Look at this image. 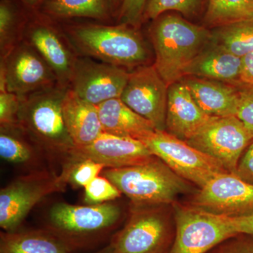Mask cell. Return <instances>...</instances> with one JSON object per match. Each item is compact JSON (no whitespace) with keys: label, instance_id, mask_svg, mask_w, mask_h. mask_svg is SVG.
Wrapping results in <instances>:
<instances>
[{"label":"cell","instance_id":"obj_1","mask_svg":"<svg viewBox=\"0 0 253 253\" xmlns=\"http://www.w3.org/2000/svg\"><path fill=\"white\" fill-rule=\"evenodd\" d=\"M61 27L78 56L126 69L149 65V48L137 28L96 23H68Z\"/></svg>","mask_w":253,"mask_h":253},{"label":"cell","instance_id":"obj_2","mask_svg":"<svg viewBox=\"0 0 253 253\" xmlns=\"http://www.w3.org/2000/svg\"><path fill=\"white\" fill-rule=\"evenodd\" d=\"M151 21L153 65L169 86L183 78L186 68L211 41L212 33L175 13H164Z\"/></svg>","mask_w":253,"mask_h":253},{"label":"cell","instance_id":"obj_3","mask_svg":"<svg viewBox=\"0 0 253 253\" xmlns=\"http://www.w3.org/2000/svg\"><path fill=\"white\" fill-rule=\"evenodd\" d=\"M68 87L57 84L20 96L18 124L41 151L66 163L76 147L65 124L63 101Z\"/></svg>","mask_w":253,"mask_h":253},{"label":"cell","instance_id":"obj_4","mask_svg":"<svg viewBox=\"0 0 253 253\" xmlns=\"http://www.w3.org/2000/svg\"><path fill=\"white\" fill-rule=\"evenodd\" d=\"M122 217V208L114 201L84 206L60 202L50 208L44 229L76 252L111 239Z\"/></svg>","mask_w":253,"mask_h":253},{"label":"cell","instance_id":"obj_5","mask_svg":"<svg viewBox=\"0 0 253 253\" xmlns=\"http://www.w3.org/2000/svg\"><path fill=\"white\" fill-rule=\"evenodd\" d=\"M101 174L134 205L166 206L191 191L189 181L156 156L137 166L105 168Z\"/></svg>","mask_w":253,"mask_h":253},{"label":"cell","instance_id":"obj_6","mask_svg":"<svg viewBox=\"0 0 253 253\" xmlns=\"http://www.w3.org/2000/svg\"><path fill=\"white\" fill-rule=\"evenodd\" d=\"M163 206L132 204L126 224L110 241L114 253H169L175 224Z\"/></svg>","mask_w":253,"mask_h":253},{"label":"cell","instance_id":"obj_7","mask_svg":"<svg viewBox=\"0 0 253 253\" xmlns=\"http://www.w3.org/2000/svg\"><path fill=\"white\" fill-rule=\"evenodd\" d=\"M175 235L169 253H208L223 241L239 235L230 217L193 206L175 204Z\"/></svg>","mask_w":253,"mask_h":253},{"label":"cell","instance_id":"obj_8","mask_svg":"<svg viewBox=\"0 0 253 253\" xmlns=\"http://www.w3.org/2000/svg\"><path fill=\"white\" fill-rule=\"evenodd\" d=\"M67 179L46 170L35 171L18 176L0 191V226L3 231L19 230L25 218L42 200L63 191Z\"/></svg>","mask_w":253,"mask_h":253},{"label":"cell","instance_id":"obj_9","mask_svg":"<svg viewBox=\"0 0 253 253\" xmlns=\"http://www.w3.org/2000/svg\"><path fill=\"white\" fill-rule=\"evenodd\" d=\"M141 141L176 174L200 189L214 176L229 172L217 160L167 131L156 129Z\"/></svg>","mask_w":253,"mask_h":253},{"label":"cell","instance_id":"obj_10","mask_svg":"<svg viewBox=\"0 0 253 253\" xmlns=\"http://www.w3.org/2000/svg\"><path fill=\"white\" fill-rule=\"evenodd\" d=\"M57 22L41 11H31L23 41L41 55L52 70L59 84L69 87L79 56Z\"/></svg>","mask_w":253,"mask_h":253},{"label":"cell","instance_id":"obj_11","mask_svg":"<svg viewBox=\"0 0 253 253\" xmlns=\"http://www.w3.org/2000/svg\"><path fill=\"white\" fill-rule=\"evenodd\" d=\"M253 141L252 133L244 123L231 116L212 117L186 142L236 174L240 159Z\"/></svg>","mask_w":253,"mask_h":253},{"label":"cell","instance_id":"obj_12","mask_svg":"<svg viewBox=\"0 0 253 253\" xmlns=\"http://www.w3.org/2000/svg\"><path fill=\"white\" fill-rule=\"evenodd\" d=\"M59 84L41 55L26 42L14 46L0 62V91L24 96Z\"/></svg>","mask_w":253,"mask_h":253},{"label":"cell","instance_id":"obj_13","mask_svg":"<svg viewBox=\"0 0 253 253\" xmlns=\"http://www.w3.org/2000/svg\"><path fill=\"white\" fill-rule=\"evenodd\" d=\"M168 93V85L154 65H146L129 72L120 99L156 129L166 130Z\"/></svg>","mask_w":253,"mask_h":253},{"label":"cell","instance_id":"obj_14","mask_svg":"<svg viewBox=\"0 0 253 253\" xmlns=\"http://www.w3.org/2000/svg\"><path fill=\"white\" fill-rule=\"evenodd\" d=\"M129 76L126 68L79 56L69 88L81 99L99 105L121 97Z\"/></svg>","mask_w":253,"mask_h":253},{"label":"cell","instance_id":"obj_15","mask_svg":"<svg viewBox=\"0 0 253 253\" xmlns=\"http://www.w3.org/2000/svg\"><path fill=\"white\" fill-rule=\"evenodd\" d=\"M191 205L227 217L246 215L253 212V184L236 174L222 173L201 188Z\"/></svg>","mask_w":253,"mask_h":253},{"label":"cell","instance_id":"obj_16","mask_svg":"<svg viewBox=\"0 0 253 253\" xmlns=\"http://www.w3.org/2000/svg\"><path fill=\"white\" fill-rule=\"evenodd\" d=\"M154 157L142 141L103 131L90 144L76 146L68 161L91 159L106 168H121L143 164Z\"/></svg>","mask_w":253,"mask_h":253},{"label":"cell","instance_id":"obj_17","mask_svg":"<svg viewBox=\"0 0 253 253\" xmlns=\"http://www.w3.org/2000/svg\"><path fill=\"white\" fill-rule=\"evenodd\" d=\"M212 117L200 108L182 81L168 86L166 131L188 141Z\"/></svg>","mask_w":253,"mask_h":253},{"label":"cell","instance_id":"obj_18","mask_svg":"<svg viewBox=\"0 0 253 253\" xmlns=\"http://www.w3.org/2000/svg\"><path fill=\"white\" fill-rule=\"evenodd\" d=\"M200 108L211 117L236 116L239 84L194 76L181 78Z\"/></svg>","mask_w":253,"mask_h":253},{"label":"cell","instance_id":"obj_19","mask_svg":"<svg viewBox=\"0 0 253 253\" xmlns=\"http://www.w3.org/2000/svg\"><path fill=\"white\" fill-rule=\"evenodd\" d=\"M63 116L76 146L90 144L104 131L97 105L81 99L69 87L63 101Z\"/></svg>","mask_w":253,"mask_h":253},{"label":"cell","instance_id":"obj_20","mask_svg":"<svg viewBox=\"0 0 253 253\" xmlns=\"http://www.w3.org/2000/svg\"><path fill=\"white\" fill-rule=\"evenodd\" d=\"M241 63L239 56L219 44L205 48L186 68L184 76H194L234 84H241Z\"/></svg>","mask_w":253,"mask_h":253},{"label":"cell","instance_id":"obj_21","mask_svg":"<svg viewBox=\"0 0 253 253\" xmlns=\"http://www.w3.org/2000/svg\"><path fill=\"white\" fill-rule=\"evenodd\" d=\"M103 131L141 141L156 130L152 123L134 112L120 99L97 105Z\"/></svg>","mask_w":253,"mask_h":253},{"label":"cell","instance_id":"obj_22","mask_svg":"<svg viewBox=\"0 0 253 253\" xmlns=\"http://www.w3.org/2000/svg\"><path fill=\"white\" fill-rule=\"evenodd\" d=\"M0 253H76L46 229L1 231Z\"/></svg>","mask_w":253,"mask_h":253},{"label":"cell","instance_id":"obj_23","mask_svg":"<svg viewBox=\"0 0 253 253\" xmlns=\"http://www.w3.org/2000/svg\"><path fill=\"white\" fill-rule=\"evenodd\" d=\"M39 11L58 22L84 18L108 23L116 18L111 0H47Z\"/></svg>","mask_w":253,"mask_h":253},{"label":"cell","instance_id":"obj_24","mask_svg":"<svg viewBox=\"0 0 253 253\" xmlns=\"http://www.w3.org/2000/svg\"><path fill=\"white\" fill-rule=\"evenodd\" d=\"M18 0L0 1V58L23 41L30 12Z\"/></svg>","mask_w":253,"mask_h":253},{"label":"cell","instance_id":"obj_25","mask_svg":"<svg viewBox=\"0 0 253 253\" xmlns=\"http://www.w3.org/2000/svg\"><path fill=\"white\" fill-rule=\"evenodd\" d=\"M40 150L21 126H0V156L13 164H32ZM41 151V150H40Z\"/></svg>","mask_w":253,"mask_h":253},{"label":"cell","instance_id":"obj_26","mask_svg":"<svg viewBox=\"0 0 253 253\" xmlns=\"http://www.w3.org/2000/svg\"><path fill=\"white\" fill-rule=\"evenodd\" d=\"M253 20V0H208L204 23L211 28H220Z\"/></svg>","mask_w":253,"mask_h":253},{"label":"cell","instance_id":"obj_27","mask_svg":"<svg viewBox=\"0 0 253 253\" xmlns=\"http://www.w3.org/2000/svg\"><path fill=\"white\" fill-rule=\"evenodd\" d=\"M211 41L240 58L253 52V20L215 28Z\"/></svg>","mask_w":253,"mask_h":253},{"label":"cell","instance_id":"obj_28","mask_svg":"<svg viewBox=\"0 0 253 253\" xmlns=\"http://www.w3.org/2000/svg\"><path fill=\"white\" fill-rule=\"evenodd\" d=\"M208 0H148L143 14V23L153 21L164 13L176 11L186 19H192L202 12Z\"/></svg>","mask_w":253,"mask_h":253},{"label":"cell","instance_id":"obj_29","mask_svg":"<svg viewBox=\"0 0 253 253\" xmlns=\"http://www.w3.org/2000/svg\"><path fill=\"white\" fill-rule=\"evenodd\" d=\"M106 168L91 159L69 160L63 163L62 172L73 187L84 188L102 173Z\"/></svg>","mask_w":253,"mask_h":253},{"label":"cell","instance_id":"obj_30","mask_svg":"<svg viewBox=\"0 0 253 253\" xmlns=\"http://www.w3.org/2000/svg\"><path fill=\"white\" fill-rule=\"evenodd\" d=\"M85 205H99L113 202L121 198L122 193L104 176H98L84 188Z\"/></svg>","mask_w":253,"mask_h":253},{"label":"cell","instance_id":"obj_31","mask_svg":"<svg viewBox=\"0 0 253 253\" xmlns=\"http://www.w3.org/2000/svg\"><path fill=\"white\" fill-rule=\"evenodd\" d=\"M20 96L7 91H0V126H12L18 124Z\"/></svg>","mask_w":253,"mask_h":253},{"label":"cell","instance_id":"obj_32","mask_svg":"<svg viewBox=\"0 0 253 253\" xmlns=\"http://www.w3.org/2000/svg\"><path fill=\"white\" fill-rule=\"evenodd\" d=\"M148 0H123L116 18L118 24L138 28L143 23V14Z\"/></svg>","mask_w":253,"mask_h":253},{"label":"cell","instance_id":"obj_33","mask_svg":"<svg viewBox=\"0 0 253 253\" xmlns=\"http://www.w3.org/2000/svg\"><path fill=\"white\" fill-rule=\"evenodd\" d=\"M236 116L253 135V84H239V100Z\"/></svg>","mask_w":253,"mask_h":253},{"label":"cell","instance_id":"obj_34","mask_svg":"<svg viewBox=\"0 0 253 253\" xmlns=\"http://www.w3.org/2000/svg\"><path fill=\"white\" fill-rule=\"evenodd\" d=\"M208 253H253V236L245 234L233 236Z\"/></svg>","mask_w":253,"mask_h":253},{"label":"cell","instance_id":"obj_35","mask_svg":"<svg viewBox=\"0 0 253 253\" xmlns=\"http://www.w3.org/2000/svg\"><path fill=\"white\" fill-rule=\"evenodd\" d=\"M236 175L246 182L253 184V141L241 156Z\"/></svg>","mask_w":253,"mask_h":253},{"label":"cell","instance_id":"obj_36","mask_svg":"<svg viewBox=\"0 0 253 253\" xmlns=\"http://www.w3.org/2000/svg\"><path fill=\"white\" fill-rule=\"evenodd\" d=\"M238 234L253 236V212L239 217H230Z\"/></svg>","mask_w":253,"mask_h":253},{"label":"cell","instance_id":"obj_37","mask_svg":"<svg viewBox=\"0 0 253 253\" xmlns=\"http://www.w3.org/2000/svg\"><path fill=\"white\" fill-rule=\"evenodd\" d=\"M241 76L240 82L241 84L253 85V52L246 55L241 58Z\"/></svg>","mask_w":253,"mask_h":253},{"label":"cell","instance_id":"obj_38","mask_svg":"<svg viewBox=\"0 0 253 253\" xmlns=\"http://www.w3.org/2000/svg\"><path fill=\"white\" fill-rule=\"evenodd\" d=\"M29 11H39L47 0H18Z\"/></svg>","mask_w":253,"mask_h":253},{"label":"cell","instance_id":"obj_39","mask_svg":"<svg viewBox=\"0 0 253 253\" xmlns=\"http://www.w3.org/2000/svg\"><path fill=\"white\" fill-rule=\"evenodd\" d=\"M111 1H112L113 12H114L115 18L116 19L120 9H121V5L123 4V0H111Z\"/></svg>","mask_w":253,"mask_h":253},{"label":"cell","instance_id":"obj_40","mask_svg":"<svg viewBox=\"0 0 253 253\" xmlns=\"http://www.w3.org/2000/svg\"><path fill=\"white\" fill-rule=\"evenodd\" d=\"M91 253H114V250H113L112 245L109 243V244L105 246L102 249L98 250V251Z\"/></svg>","mask_w":253,"mask_h":253}]
</instances>
